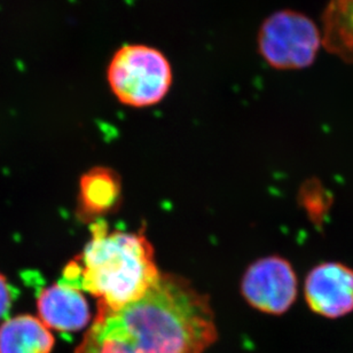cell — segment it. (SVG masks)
<instances>
[{
	"instance_id": "6da1fadb",
	"label": "cell",
	"mask_w": 353,
	"mask_h": 353,
	"mask_svg": "<svg viewBox=\"0 0 353 353\" xmlns=\"http://www.w3.org/2000/svg\"><path fill=\"white\" fill-rule=\"evenodd\" d=\"M217 340L207 296L161 273L146 295L119 311L99 306L76 353H203Z\"/></svg>"
},
{
	"instance_id": "7a4b0ae2",
	"label": "cell",
	"mask_w": 353,
	"mask_h": 353,
	"mask_svg": "<svg viewBox=\"0 0 353 353\" xmlns=\"http://www.w3.org/2000/svg\"><path fill=\"white\" fill-rule=\"evenodd\" d=\"M92 238L82 255L63 270L59 285L100 299L99 306L119 311L146 295L161 276L154 249L140 233L110 231L93 223Z\"/></svg>"
},
{
	"instance_id": "3957f363",
	"label": "cell",
	"mask_w": 353,
	"mask_h": 353,
	"mask_svg": "<svg viewBox=\"0 0 353 353\" xmlns=\"http://www.w3.org/2000/svg\"><path fill=\"white\" fill-rule=\"evenodd\" d=\"M112 94L123 105L143 108L162 101L174 72L163 52L145 44H128L114 53L105 70Z\"/></svg>"
},
{
	"instance_id": "277c9868",
	"label": "cell",
	"mask_w": 353,
	"mask_h": 353,
	"mask_svg": "<svg viewBox=\"0 0 353 353\" xmlns=\"http://www.w3.org/2000/svg\"><path fill=\"white\" fill-rule=\"evenodd\" d=\"M321 34L305 14L283 10L271 14L259 28V54L279 70L307 68L319 52Z\"/></svg>"
},
{
	"instance_id": "5b68a950",
	"label": "cell",
	"mask_w": 353,
	"mask_h": 353,
	"mask_svg": "<svg viewBox=\"0 0 353 353\" xmlns=\"http://www.w3.org/2000/svg\"><path fill=\"white\" fill-rule=\"evenodd\" d=\"M241 290L252 307L280 316L287 312L297 299V275L287 259L270 256L249 266L242 279Z\"/></svg>"
},
{
	"instance_id": "8992f818",
	"label": "cell",
	"mask_w": 353,
	"mask_h": 353,
	"mask_svg": "<svg viewBox=\"0 0 353 353\" xmlns=\"http://www.w3.org/2000/svg\"><path fill=\"white\" fill-rule=\"evenodd\" d=\"M304 296L310 310L327 319L353 312V268L344 263L323 262L306 275Z\"/></svg>"
},
{
	"instance_id": "52a82bcc",
	"label": "cell",
	"mask_w": 353,
	"mask_h": 353,
	"mask_svg": "<svg viewBox=\"0 0 353 353\" xmlns=\"http://www.w3.org/2000/svg\"><path fill=\"white\" fill-rule=\"evenodd\" d=\"M37 305L41 323L62 333L83 330L91 319L88 301L82 292L59 283L41 290Z\"/></svg>"
},
{
	"instance_id": "ba28073f",
	"label": "cell",
	"mask_w": 353,
	"mask_h": 353,
	"mask_svg": "<svg viewBox=\"0 0 353 353\" xmlns=\"http://www.w3.org/2000/svg\"><path fill=\"white\" fill-rule=\"evenodd\" d=\"M54 337L41 319L17 316L0 326V353H51Z\"/></svg>"
},
{
	"instance_id": "9c48e42d",
	"label": "cell",
	"mask_w": 353,
	"mask_h": 353,
	"mask_svg": "<svg viewBox=\"0 0 353 353\" xmlns=\"http://www.w3.org/2000/svg\"><path fill=\"white\" fill-rule=\"evenodd\" d=\"M122 185L119 174L107 168H95L81 180L79 210L86 217L107 214L117 207Z\"/></svg>"
},
{
	"instance_id": "30bf717a",
	"label": "cell",
	"mask_w": 353,
	"mask_h": 353,
	"mask_svg": "<svg viewBox=\"0 0 353 353\" xmlns=\"http://www.w3.org/2000/svg\"><path fill=\"white\" fill-rule=\"evenodd\" d=\"M321 41L327 51L353 65V0H328Z\"/></svg>"
},
{
	"instance_id": "8fae6325",
	"label": "cell",
	"mask_w": 353,
	"mask_h": 353,
	"mask_svg": "<svg viewBox=\"0 0 353 353\" xmlns=\"http://www.w3.org/2000/svg\"><path fill=\"white\" fill-rule=\"evenodd\" d=\"M15 299V292L7 279L0 274V319L10 311L12 303Z\"/></svg>"
}]
</instances>
